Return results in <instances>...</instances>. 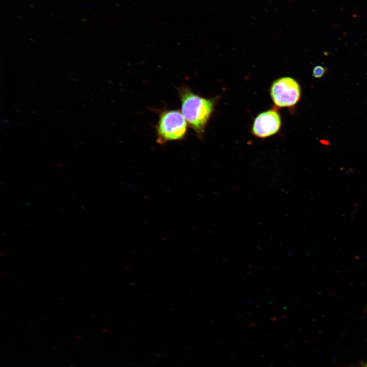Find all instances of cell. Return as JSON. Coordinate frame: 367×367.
I'll use <instances>...</instances> for the list:
<instances>
[{"label":"cell","instance_id":"obj_1","mask_svg":"<svg viewBox=\"0 0 367 367\" xmlns=\"http://www.w3.org/2000/svg\"><path fill=\"white\" fill-rule=\"evenodd\" d=\"M178 91L181 113L189 125L202 137L214 111L216 99L201 97L186 86L180 87Z\"/></svg>","mask_w":367,"mask_h":367},{"label":"cell","instance_id":"obj_6","mask_svg":"<svg viewBox=\"0 0 367 367\" xmlns=\"http://www.w3.org/2000/svg\"><path fill=\"white\" fill-rule=\"evenodd\" d=\"M364 367H367V365H365V366H364Z\"/></svg>","mask_w":367,"mask_h":367},{"label":"cell","instance_id":"obj_4","mask_svg":"<svg viewBox=\"0 0 367 367\" xmlns=\"http://www.w3.org/2000/svg\"><path fill=\"white\" fill-rule=\"evenodd\" d=\"M281 125L279 113L273 108L259 113L255 118L251 132L256 138L266 139L277 134Z\"/></svg>","mask_w":367,"mask_h":367},{"label":"cell","instance_id":"obj_2","mask_svg":"<svg viewBox=\"0 0 367 367\" xmlns=\"http://www.w3.org/2000/svg\"><path fill=\"white\" fill-rule=\"evenodd\" d=\"M157 142L163 144L185 138L187 132V122L178 110H163L159 112V119L155 126Z\"/></svg>","mask_w":367,"mask_h":367},{"label":"cell","instance_id":"obj_5","mask_svg":"<svg viewBox=\"0 0 367 367\" xmlns=\"http://www.w3.org/2000/svg\"><path fill=\"white\" fill-rule=\"evenodd\" d=\"M325 72V69L321 66H316L312 72V75L314 77L319 78L322 77Z\"/></svg>","mask_w":367,"mask_h":367},{"label":"cell","instance_id":"obj_3","mask_svg":"<svg viewBox=\"0 0 367 367\" xmlns=\"http://www.w3.org/2000/svg\"><path fill=\"white\" fill-rule=\"evenodd\" d=\"M301 90L294 78L284 76L275 80L271 85L270 94L277 107L285 108L295 106L301 97Z\"/></svg>","mask_w":367,"mask_h":367}]
</instances>
